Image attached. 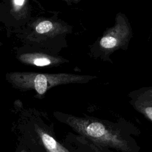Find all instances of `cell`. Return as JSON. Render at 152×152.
<instances>
[{"instance_id": "1", "label": "cell", "mask_w": 152, "mask_h": 152, "mask_svg": "<svg viewBox=\"0 0 152 152\" xmlns=\"http://www.w3.org/2000/svg\"><path fill=\"white\" fill-rule=\"evenodd\" d=\"M57 118L75 132L91 141L103 146L129 152V142L118 124L84 114L83 116L58 113Z\"/></svg>"}, {"instance_id": "2", "label": "cell", "mask_w": 152, "mask_h": 152, "mask_svg": "<svg viewBox=\"0 0 152 152\" xmlns=\"http://www.w3.org/2000/svg\"><path fill=\"white\" fill-rule=\"evenodd\" d=\"M133 37L131 24L126 14H116L115 23L107 27L102 35L89 46L88 55L93 59L113 63L110 56L115 51L126 50Z\"/></svg>"}, {"instance_id": "3", "label": "cell", "mask_w": 152, "mask_h": 152, "mask_svg": "<svg viewBox=\"0 0 152 152\" xmlns=\"http://www.w3.org/2000/svg\"><path fill=\"white\" fill-rule=\"evenodd\" d=\"M11 78L13 82L18 87L26 88L32 86L38 94L43 95L52 87L71 83L84 84L96 79L97 76L69 73L53 74L15 73Z\"/></svg>"}, {"instance_id": "4", "label": "cell", "mask_w": 152, "mask_h": 152, "mask_svg": "<svg viewBox=\"0 0 152 152\" xmlns=\"http://www.w3.org/2000/svg\"><path fill=\"white\" fill-rule=\"evenodd\" d=\"M128 97L135 110L152 122V86L132 90Z\"/></svg>"}, {"instance_id": "5", "label": "cell", "mask_w": 152, "mask_h": 152, "mask_svg": "<svg viewBox=\"0 0 152 152\" xmlns=\"http://www.w3.org/2000/svg\"><path fill=\"white\" fill-rule=\"evenodd\" d=\"M22 57L26 61L33 64L37 66H44L51 65H58L64 62H68L67 59H65L60 56H51L46 55H24Z\"/></svg>"}, {"instance_id": "6", "label": "cell", "mask_w": 152, "mask_h": 152, "mask_svg": "<svg viewBox=\"0 0 152 152\" xmlns=\"http://www.w3.org/2000/svg\"><path fill=\"white\" fill-rule=\"evenodd\" d=\"M40 138L48 152H69L53 137L42 130L38 131Z\"/></svg>"}, {"instance_id": "7", "label": "cell", "mask_w": 152, "mask_h": 152, "mask_svg": "<svg viewBox=\"0 0 152 152\" xmlns=\"http://www.w3.org/2000/svg\"><path fill=\"white\" fill-rule=\"evenodd\" d=\"M24 0H15L13 1V3L15 7H21L24 4Z\"/></svg>"}, {"instance_id": "8", "label": "cell", "mask_w": 152, "mask_h": 152, "mask_svg": "<svg viewBox=\"0 0 152 152\" xmlns=\"http://www.w3.org/2000/svg\"><path fill=\"white\" fill-rule=\"evenodd\" d=\"M21 152H26L25 150H22V151H21Z\"/></svg>"}]
</instances>
